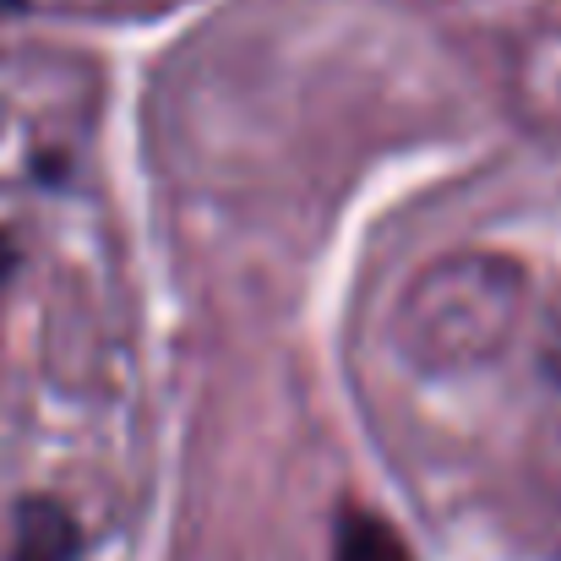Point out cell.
Masks as SVG:
<instances>
[{
	"mask_svg": "<svg viewBox=\"0 0 561 561\" xmlns=\"http://www.w3.org/2000/svg\"><path fill=\"white\" fill-rule=\"evenodd\" d=\"M82 551L77 518L55 496H22L16 502V546L11 561H71Z\"/></svg>",
	"mask_w": 561,
	"mask_h": 561,
	"instance_id": "obj_1",
	"label": "cell"
},
{
	"mask_svg": "<svg viewBox=\"0 0 561 561\" xmlns=\"http://www.w3.org/2000/svg\"><path fill=\"white\" fill-rule=\"evenodd\" d=\"M333 561H414V557H409L403 535H398L387 518L350 507V513L339 518V546H333Z\"/></svg>",
	"mask_w": 561,
	"mask_h": 561,
	"instance_id": "obj_2",
	"label": "cell"
},
{
	"mask_svg": "<svg viewBox=\"0 0 561 561\" xmlns=\"http://www.w3.org/2000/svg\"><path fill=\"white\" fill-rule=\"evenodd\" d=\"M16 262H22V245H16V240L0 229V289H5V278L16 273Z\"/></svg>",
	"mask_w": 561,
	"mask_h": 561,
	"instance_id": "obj_3",
	"label": "cell"
},
{
	"mask_svg": "<svg viewBox=\"0 0 561 561\" xmlns=\"http://www.w3.org/2000/svg\"><path fill=\"white\" fill-rule=\"evenodd\" d=\"M22 5H27V0H0V22H5V16H16Z\"/></svg>",
	"mask_w": 561,
	"mask_h": 561,
	"instance_id": "obj_4",
	"label": "cell"
}]
</instances>
